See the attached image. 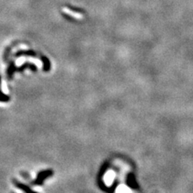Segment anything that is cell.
<instances>
[{
	"label": "cell",
	"instance_id": "1",
	"mask_svg": "<svg viewBox=\"0 0 193 193\" xmlns=\"http://www.w3.org/2000/svg\"><path fill=\"white\" fill-rule=\"evenodd\" d=\"M62 12H64L65 15H68L71 16L73 18L76 19H78V20H80V19H82L84 18V15H83L81 13L73 12V11H72V10H70L69 8H68V7H63Z\"/></svg>",
	"mask_w": 193,
	"mask_h": 193
}]
</instances>
